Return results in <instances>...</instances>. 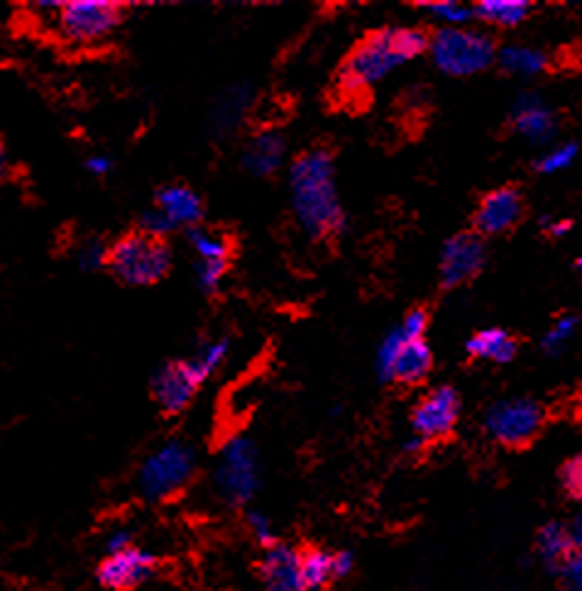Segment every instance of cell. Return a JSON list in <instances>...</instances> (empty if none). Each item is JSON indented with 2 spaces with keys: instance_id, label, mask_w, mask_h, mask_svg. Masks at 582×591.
Segmentation results:
<instances>
[{
  "instance_id": "ffe728a7",
  "label": "cell",
  "mask_w": 582,
  "mask_h": 591,
  "mask_svg": "<svg viewBox=\"0 0 582 591\" xmlns=\"http://www.w3.org/2000/svg\"><path fill=\"white\" fill-rule=\"evenodd\" d=\"M473 359H489L495 365H509L519 352V340L504 328H485L465 342Z\"/></svg>"
},
{
  "instance_id": "4fadbf2b",
  "label": "cell",
  "mask_w": 582,
  "mask_h": 591,
  "mask_svg": "<svg viewBox=\"0 0 582 591\" xmlns=\"http://www.w3.org/2000/svg\"><path fill=\"white\" fill-rule=\"evenodd\" d=\"M526 211L524 196L516 186H499L483 196L473 213V233L479 237H499L522 223Z\"/></svg>"
},
{
  "instance_id": "f546056e",
  "label": "cell",
  "mask_w": 582,
  "mask_h": 591,
  "mask_svg": "<svg viewBox=\"0 0 582 591\" xmlns=\"http://www.w3.org/2000/svg\"><path fill=\"white\" fill-rule=\"evenodd\" d=\"M230 262H193V276H197V284L203 294H216L223 279L228 274Z\"/></svg>"
},
{
  "instance_id": "9a60e30c",
  "label": "cell",
  "mask_w": 582,
  "mask_h": 591,
  "mask_svg": "<svg viewBox=\"0 0 582 591\" xmlns=\"http://www.w3.org/2000/svg\"><path fill=\"white\" fill-rule=\"evenodd\" d=\"M152 567H155V557L147 549L132 545L120 553H110L98 567V579L108 589H132L145 582Z\"/></svg>"
},
{
  "instance_id": "83f0119b",
  "label": "cell",
  "mask_w": 582,
  "mask_h": 591,
  "mask_svg": "<svg viewBox=\"0 0 582 591\" xmlns=\"http://www.w3.org/2000/svg\"><path fill=\"white\" fill-rule=\"evenodd\" d=\"M418 8H424L428 15L441 20L443 27H461L470 23V20H475L473 8L455 3V0H428V3H418Z\"/></svg>"
},
{
  "instance_id": "9c48e42d",
  "label": "cell",
  "mask_w": 582,
  "mask_h": 591,
  "mask_svg": "<svg viewBox=\"0 0 582 591\" xmlns=\"http://www.w3.org/2000/svg\"><path fill=\"white\" fill-rule=\"evenodd\" d=\"M546 425V411L536 399L514 397L495 401L485 413V430L504 448L522 450L534 442Z\"/></svg>"
},
{
  "instance_id": "30bf717a",
  "label": "cell",
  "mask_w": 582,
  "mask_h": 591,
  "mask_svg": "<svg viewBox=\"0 0 582 591\" xmlns=\"http://www.w3.org/2000/svg\"><path fill=\"white\" fill-rule=\"evenodd\" d=\"M487 264V245L477 233H458L448 237L443 243L441 264H438V274H441V286L446 292L463 286L483 272Z\"/></svg>"
},
{
  "instance_id": "7a4b0ae2",
  "label": "cell",
  "mask_w": 582,
  "mask_h": 591,
  "mask_svg": "<svg viewBox=\"0 0 582 591\" xmlns=\"http://www.w3.org/2000/svg\"><path fill=\"white\" fill-rule=\"evenodd\" d=\"M431 35L424 27H380L365 35L345 57L338 71V93L343 98H360L372 86L394 74L402 64L428 51Z\"/></svg>"
},
{
  "instance_id": "7402d4cb",
  "label": "cell",
  "mask_w": 582,
  "mask_h": 591,
  "mask_svg": "<svg viewBox=\"0 0 582 591\" xmlns=\"http://www.w3.org/2000/svg\"><path fill=\"white\" fill-rule=\"evenodd\" d=\"M531 3L526 0H479L473 8V15L492 27H516L531 15Z\"/></svg>"
},
{
  "instance_id": "2e32d148",
  "label": "cell",
  "mask_w": 582,
  "mask_h": 591,
  "mask_svg": "<svg viewBox=\"0 0 582 591\" xmlns=\"http://www.w3.org/2000/svg\"><path fill=\"white\" fill-rule=\"evenodd\" d=\"M287 162V140L280 130L254 132L242 150V169L258 179H270Z\"/></svg>"
},
{
  "instance_id": "e575fe53",
  "label": "cell",
  "mask_w": 582,
  "mask_h": 591,
  "mask_svg": "<svg viewBox=\"0 0 582 591\" xmlns=\"http://www.w3.org/2000/svg\"><path fill=\"white\" fill-rule=\"evenodd\" d=\"M248 528L254 541H260L262 545H274V528L270 523V518L260 513V511H250L248 513Z\"/></svg>"
},
{
  "instance_id": "f35d334b",
  "label": "cell",
  "mask_w": 582,
  "mask_h": 591,
  "mask_svg": "<svg viewBox=\"0 0 582 591\" xmlns=\"http://www.w3.org/2000/svg\"><path fill=\"white\" fill-rule=\"evenodd\" d=\"M333 569H335V579L348 577L353 572V555L351 553H333Z\"/></svg>"
},
{
  "instance_id": "ab89813d",
  "label": "cell",
  "mask_w": 582,
  "mask_h": 591,
  "mask_svg": "<svg viewBox=\"0 0 582 591\" xmlns=\"http://www.w3.org/2000/svg\"><path fill=\"white\" fill-rule=\"evenodd\" d=\"M568 533H570V541H573L575 547H582V511L573 516V521L568 523Z\"/></svg>"
},
{
  "instance_id": "4316f807",
  "label": "cell",
  "mask_w": 582,
  "mask_h": 591,
  "mask_svg": "<svg viewBox=\"0 0 582 591\" xmlns=\"http://www.w3.org/2000/svg\"><path fill=\"white\" fill-rule=\"evenodd\" d=\"M578 323H580L578 316H570V314L556 318V323L548 328V333L544 335V340H541V347H544L546 355H550V357L563 355L568 342L573 340V335H575Z\"/></svg>"
},
{
  "instance_id": "8fae6325",
  "label": "cell",
  "mask_w": 582,
  "mask_h": 591,
  "mask_svg": "<svg viewBox=\"0 0 582 591\" xmlns=\"http://www.w3.org/2000/svg\"><path fill=\"white\" fill-rule=\"evenodd\" d=\"M203 383L206 381L199 377V371L191 367L189 359H177L169 362V365H162L152 375L150 391L162 413L179 416V413L191 406L193 397H197Z\"/></svg>"
},
{
  "instance_id": "ba28073f",
  "label": "cell",
  "mask_w": 582,
  "mask_h": 591,
  "mask_svg": "<svg viewBox=\"0 0 582 591\" xmlns=\"http://www.w3.org/2000/svg\"><path fill=\"white\" fill-rule=\"evenodd\" d=\"M260 452L248 435H233L218 452L213 466V484L230 506L248 504L260 489Z\"/></svg>"
},
{
  "instance_id": "d590c367",
  "label": "cell",
  "mask_w": 582,
  "mask_h": 591,
  "mask_svg": "<svg viewBox=\"0 0 582 591\" xmlns=\"http://www.w3.org/2000/svg\"><path fill=\"white\" fill-rule=\"evenodd\" d=\"M84 169L86 174L96 176V179H104V176L114 172V159H110L108 154H88L84 159Z\"/></svg>"
},
{
  "instance_id": "44dd1931",
  "label": "cell",
  "mask_w": 582,
  "mask_h": 591,
  "mask_svg": "<svg viewBox=\"0 0 582 591\" xmlns=\"http://www.w3.org/2000/svg\"><path fill=\"white\" fill-rule=\"evenodd\" d=\"M497 61L504 74L512 76H541L550 71V57L544 49L528 45H504L497 51Z\"/></svg>"
},
{
  "instance_id": "7c38bea8",
  "label": "cell",
  "mask_w": 582,
  "mask_h": 591,
  "mask_svg": "<svg viewBox=\"0 0 582 591\" xmlns=\"http://www.w3.org/2000/svg\"><path fill=\"white\" fill-rule=\"evenodd\" d=\"M461 418V397L453 387H436L416 403L412 411V428L424 442L443 440L455 430Z\"/></svg>"
},
{
  "instance_id": "d6986e66",
  "label": "cell",
  "mask_w": 582,
  "mask_h": 591,
  "mask_svg": "<svg viewBox=\"0 0 582 591\" xmlns=\"http://www.w3.org/2000/svg\"><path fill=\"white\" fill-rule=\"evenodd\" d=\"M250 106H252V91L248 86H233L226 93H221L218 101L213 103L209 110L211 130L221 134V138H228V134L238 130Z\"/></svg>"
},
{
  "instance_id": "603a6c76",
  "label": "cell",
  "mask_w": 582,
  "mask_h": 591,
  "mask_svg": "<svg viewBox=\"0 0 582 591\" xmlns=\"http://www.w3.org/2000/svg\"><path fill=\"white\" fill-rule=\"evenodd\" d=\"M536 547H538L541 559L556 569L563 567L566 559L575 553V545L573 541H570L568 525L563 523H548L541 528L536 537Z\"/></svg>"
},
{
  "instance_id": "8992f818",
  "label": "cell",
  "mask_w": 582,
  "mask_h": 591,
  "mask_svg": "<svg viewBox=\"0 0 582 591\" xmlns=\"http://www.w3.org/2000/svg\"><path fill=\"white\" fill-rule=\"evenodd\" d=\"M193 474H197V450H193V445L181 438H171L142 460L138 486L145 499L167 501L187 489Z\"/></svg>"
},
{
  "instance_id": "5b68a950",
  "label": "cell",
  "mask_w": 582,
  "mask_h": 591,
  "mask_svg": "<svg viewBox=\"0 0 582 591\" xmlns=\"http://www.w3.org/2000/svg\"><path fill=\"white\" fill-rule=\"evenodd\" d=\"M497 43L492 35L470 27H438L431 35L428 55L438 71L448 76H475L497 61Z\"/></svg>"
},
{
  "instance_id": "e0dca14e",
  "label": "cell",
  "mask_w": 582,
  "mask_h": 591,
  "mask_svg": "<svg viewBox=\"0 0 582 591\" xmlns=\"http://www.w3.org/2000/svg\"><path fill=\"white\" fill-rule=\"evenodd\" d=\"M260 572L264 591H309L301 575V555L289 545H270Z\"/></svg>"
},
{
  "instance_id": "277c9868",
  "label": "cell",
  "mask_w": 582,
  "mask_h": 591,
  "mask_svg": "<svg viewBox=\"0 0 582 591\" xmlns=\"http://www.w3.org/2000/svg\"><path fill=\"white\" fill-rule=\"evenodd\" d=\"M175 252L167 240L147 233H128L110 245L108 269L126 286H155L171 272Z\"/></svg>"
},
{
  "instance_id": "f1b7e54d",
  "label": "cell",
  "mask_w": 582,
  "mask_h": 591,
  "mask_svg": "<svg viewBox=\"0 0 582 591\" xmlns=\"http://www.w3.org/2000/svg\"><path fill=\"white\" fill-rule=\"evenodd\" d=\"M580 144L578 142H563L558 144V147L548 150L544 157L536 162V172L541 174H558L566 172L568 167H573V162L578 159Z\"/></svg>"
},
{
  "instance_id": "7bdbcfd3",
  "label": "cell",
  "mask_w": 582,
  "mask_h": 591,
  "mask_svg": "<svg viewBox=\"0 0 582 591\" xmlns=\"http://www.w3.org/2000/svg\"><path fill=\"white\" fill-rule=\"evenodd\" d=\"M575 269H578V272L582 274V255L575 259Z\"/></svg>"
},
{
  "instance_id": "b9f144b4",
  "label": "cell",
  "mask_w": 582,
  "mask_h": 591,
  "mask_svg": "<svg viewBox=\"0 0 582 591\" xmlns=\"http://www.w3.org/2000/svg\"><path fill=\"white\" fill-rule=\"evenodd\" d=\"M5 174H8V159H5V154H3V150H0V184H3V179H5Z\"/></svg>"
},
{
  "instance_id": "ac0fdd59",
  "label": "cell",
  "mask_w": 582,
  "mask_h": 591,
  "mask_svg": "<svg viewBox=\"0 0 582 591\" xmlns=\"http://www.w3.org/2000/svg\"><path fill=\"white\" fill-rule=\"evenodd\" d=\"M155 209L167 217V221L177 227H199L203 221V201L201 196L183 184H169L162 186L155 193Z\"/></svg>"
},
{
  "instance_id": "4dcf8cb0",
  "label": "cell",
  "mask_w": 582,
  "mask_h": 591,
  "mask_svg": "<svg viewBox=\"0 0 582 591\" xmlns=\"http://www.w3.org/2000/svg\"><path fill=\"white\" fill-rule=\"evenodd\" d=\"M110 247L100 240H86L79 245L76 252V264L84 269V272H100V269L108 267Z\"/></svg>"
},
{
  "instance_id": "836d02e7",
  "label": "cell",
  "mask_w": 582,
  "mask_h": 591,
  "mask_svg": "<svg viewBox=\"0 0 582 591\" xmlns=\"http://www.w3.org/2000/svg\"><path fill=\"white\" fill-rule=\"evenodd\" d=\"M560 476H563V489L573 496L575 501H582V452L566 462Z\"/></svg>"
},
{
  "instance_id": "3957f363",
  "label": "cell",
  "mask_w": 582,
  "mask_h": 591,
  "mask_svg": "<svg viewBox=\"0 0 582 591\" xmlns=\"http://www.w3.org/2000/svg\"><path fill=\"white\" fill-rule=\"evenodd\" d=\"M428 320H431V316H428L426 308H412L402 323L384 335L375 357V369L380 381L416 387L431 375L433 352L426 342Z\"/></svg>"
},
{
  "instance_id": "74e56055",
  "label": "cell",
  "mask_w": 582,
  "mask_h": 591,
  "mask_svg": "<svg viewBox=\"0 0 582 591\" xmlns=\"http://www.w3.org/2000/svg\"><path fill=\"white\" fill-rule=\"evenodd\" d=\"M541 227H544V231L554 237V240H558V237H563L570 233V227H573V223L570 221H554V217H544V221H541Z\"/></svg>"
},
{
  "instance_id": "1f68e13d",
  "label": "cell",
  "mask_w": 582,
  "mask_h": 591,
  "mask_svg": "<svg viewBox=\"0 0 582 591\" xmlns=\"http://www.w3.org/2000/svg\"><path fill=\"white\" fill-rule=\"evenodd\" d=\"M140 233H147L152 237H162V240H167L171 233H177V227L171 225L167 217L155 209V205H152V209H147L140 215Z\"/></svg>"
},
{
  "instance_id": "6da1fadb",
  "label": "cell",
  "mask_w": 582,
  "mask_h": 591,
  "mask_svg": "<svg viewBox=\"0 0 582 591\" xmlns=\"http://www.w3.org/2000/svg\"><path fill=\"white\" fill-rule=\"evenodd\" d=\"M287 184L296 223L311 240L331 243L348 231L331 150L311 147L294 157Z\"/></svg>"
},
{
  "instance_id": "60d3db41",
  "label": "cell",
  "mask_w": 582,
  "mask_h": 591,
  "mask_svg": "<svg viewBox=\"0 0 582 591\" xmlns=\"http://www.w3.org/2000/svg\"><path fill=\"white\" fill-rule=\"evenodd\" d=\"M424 448H426V442H424L421 438H418V435H414V438H408V440L404 442V452H408V454L421 452Z\"/></svg>"
},
{
  "instance_id": "8d00e7d4",
  "label": "cell",
  "mask_w": 582,
  "mask_h": 591,
  "mask_svg": "<svg viewBox=\"0 0 582 591\" xmlns=\"http://www.w3.org/2000/svg\"><path fill=\"white\" fill-rule=\"evenodd\" d=\"M128 547H132V533L126 531V528H118V531L108 535V555L120 553V549H128Z\"/></svg>"
},
{
  "instance_id": "d6a6232c",
  "label": "cell",
  "mask_w": 582,
  "mask_h": 591,
  "mask_svg": "<svg viewBox=\"0 0 582 591\" xmlns=\"http://www.w3.org/2000/svg\"><path fill=\"white\" fill-rule=\"evenodd\" d=\"M558 572L563 591H582V547H575V553L566 559Z\"/></svg>"
},
{
  "instance_id": "484cf974",
  "label": "cell",
  "mask_w": 582,
  "mask_h": 591,
  "mask_svg": "<svg viewBox=\"0 0 582 591\" xmlns=\"http://www.w3.org/2000/svg\"><path fill=\"white\" fill-rule=\"evenodd\" d=\"M301 575H304V584L309 591H319L329 582H333L335 579L333 553H325V549H309V553H304Z\"/></svg>"
},
{
  "instance_id": "52a82bcc",
  "label": "cell",
  "mask_w": 582,
  "mask_h": 591,
  "mask_svg": "<svg viewBox=\"0 0 582 591\" xmlns=\"http://www.w3.org/2000/svg\"><path fill=\"white\" fill-rule=\"evenodd\" d=\"M126 10L118 0H64L52 25L71 45H98L116 33Z\"/></svg>"
},
{
  "instance_id": "d4e9b609",
  "label": "cell",
  "mask_w": 582,
  "mask_h": 591,
  "mask_svg": "<svg viewBox=\"0 0 582 591\" xmlns=\"http://www.w3.org/2000/svg\"><path fill=\"white\" fill-rule=\"evenodd\" d=\"M230 352V342L226 338H216V340H206L191 352L187 357L191 362V367L199 371V377L203 381H209L216 371L223 367V362L228 359Z\"/></svg>"
},
{
  "instance_id": "5bb4252c",
  "label": "cell",
  "mask_w": 582,
  "mask_h": 591,
  "mask_svg": "<svg viewBox=\"0 0 582 591\" xmlns=\"http://www.w3.org/2000/svg\"><path fill=\"white\" fill-rule=\"evenodd\" d=\"M509 126L516 134H522L534 144H548L558 134V113L546 106L544 98L536 93H524L519 96L509 113Z\"/></svg>"
},
{
  "instance_id": "cb8c5ba5",
  "label": "cell",
  "mask_w": 582,
  "mask_h": 591,
  "mask_svg": "<svg viewBox=\"0 0 582 591\" xmlns=\"http://www.w3.org/2000/svg\"><path fill=\"white\" fill-rule=\"evenodd\" d=\"M187 240L193 252V262H230V243L226 235L199 225L191 227Z\"/></svg>"
}]
</instances>
